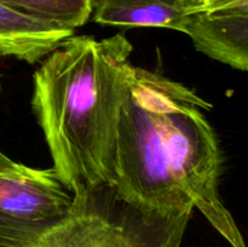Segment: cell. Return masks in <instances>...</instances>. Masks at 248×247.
<instances>
[{"mask_svg":"<svg viewBox=\"0 0 248 247\" xmlns=\"http://www.w3.org/2000/svg\"><path fill=\"white\" fill-rule=\"evenodd\" d=\"M124 34L68 36L34 74L31 106L61 181L72 193L115 183L119 111L132 68Z\"/></svg>","mask_w":248,"mask_h":247,"instance_id":"cell-1","label":"cell"},{"mask_svg":"<svg viewBox=\"0 0 248 247\" xmlns=\"http://www.w3.org/2000/svg\"><path fill=\"white\" fill-rule=\"evenodd\" d=\"M157 124L167 166L178 188L232 247H246L218 193L220 153L202 110L211 103L183 84L150 73Z\"/></svg>","mask_w":248,"mask_h":247,"instance_id":"cell-2","label":"cell"},{"mask_svg":"<svg viewBox=\"0 0 248 247\" xmlns=\"http://www.w3.org/2000/svg\"><path fill=\"white\" fill-rule=\"evenodd\" d=\"M63 219L0 247H183L191 213L164 215L126 199L115 185L75 191Z\"/></svg>","mask_w":248,"mask_h":247,"instance_id":"cell-3","label":"cell"},{"mask_svg":"<svg viewBox=\"0 0 248 247\" xmlns=\"http://www.w3.org/2000/svg\"><path fill=\"white\" fill-rule=\"evenodd\" d=\"M149 70L132 65L119 111L115 183L132 202L164 215L193 213L167 166Z\"/></svg>","mask_w":248,"mask_h":247,"instance_id":"cell-4","label":"cell"},{"mask_svg":"<svg viewBox=\"0 0 248 247\" xmlns=\"http://www.w3.org/2000/svg\"><path fill=\"white\" fill-rule=\"evenodd\" d=\"M73 201L53 167L33 169L0 152V244L52 227L67 216Z\"/></svg>","mask_w":248,"mask_h":247,"instance_id":"cell-5","label":"cell"},{"mask_svg":"<svg viewBox=\"0 0 248 247\" xmlns=\"http://www.w3.org/2000/svg\"><path fill=\"white\" fill-rule=\"evenodd\" d=\"M184 33L212 60L248 69V0H212L193 12Z\"/></svg>","mask_w":248,"mask_h":247,"instance_id":"cell-6","label":"cell"},{"mask_svg":"<svg viewBox=\"0 0 248 247\" xmlns=\"http://www.w3.org/2000/svg\"><path fill=\"white\" fill-rule=\"evenodd\" d=\"M200 6L193 0H93L92 21L103 26L155 27L184 33L191 14Z\"/></svg>","mask_w":248,"mask_h":247,"instance_id":"cell-7","label":"cell"},{"mask_svg":"<svg viewBox=\"0 0 248 247\" xmlns=\"http://www.w3.org/2000/svg\"><path fill=\"white\" fill-rule=\"evenodd\" d=\"M70 35L72 31L34 21L0 4V56L34 64Z\"/></svg>","mask_w":248,"mask_h":247,"instance_id":"cell-8","label":"cell"},{"mask_svg":"<svg viewBox=\"0 0 248 247\" xmlns=\"http://www.w3.org/2000/svg\"><path fill=\"white\" fill-rule=\"evenodd\" d=\"M0 4L34 21L74 31L91 17L93 0H0Z\"/></svg>","mask_w":248,"mask_h":247,"instance_id":"cell-9","label":"cell"},{"mask_svg":"<svg viewBox=\"0 0 248 247\" xmlns=\"http://www.w3.org/2000/svg\"><path fill=\"white\" fill-rule=\"evenodd\" d=\"M193 1L198 2V4H200V5H203V4H207V2L212 1V0H193Z\"/></svg>","mask_w":248,"mask_h":247,"instance_id":"cell-10","label":"cell"}]
</instances>
